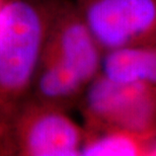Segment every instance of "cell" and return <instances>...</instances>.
<instances>
[{
	"label": "cell",
	"mask_w": 156,
	"mask_h": 156,
	"mask_svg": "<svg viewBox=\"0 0 156 156\" xmlns=\"http://www.w3.org/2000/svg\"><path fill=\"white\" fill-rule=\"evenodd\" d=\"M156 135L107 128L85 130L81 148L84 156H150Z\"/></svg>",
	"instance_id": "cell-8"
},
{
	"label": "cell",
	"mask_w": 156,
	"mask_h": 156,
	"mask_svg": "<svg viewBox=\"0 0 156 156\" xmlns=\"http://www.w3.org/2000/svg\"><path fill=\"white\" fill-rule=\"evenodd\" d=\"M85 130L67 111L29 98L11 130L13 156L81 155Z\"/></svg>",
	"instance_id": "cell-4"
},
{
	"label": "cell",
	"mask_w": 156,
	"mask_h": 156,
	"mask_svg": "<svg viewBox=\"0 0 156 156\" xmlns=\"http://www.w3.org/2000/svg\"><path fill=\"white\" fill-rule=\"evenodd\" d=\"M54 0H7L0 11V156H13L12 124L30 98Z\"/></svg>",
	"instance_id": "cell-1"
},
{
	"label": "cell",
	"mask_w": 156,
	"mask_h": 156,
	"mask_svg": "<svg viewBox=\"0 0 156 156\" xmlns=\"http://www.w3.org/2000/svg\"><path fill=\"white\" fill-rule=\"evenodd\" d=\"M45 46L86 85L99 74L102 52L73 0H54Z\"/></svg>",
	"instance_id": "cell-5"
},
{
	"label": "cell",
	"mask_w": 156,
	"mask_h": 156,
	"mask_svg": "<svg viewBox=\"0 0 156 156\" xmlns=\"http://www.w3.org/2000/svg\"><path fill=\"white\" fill-rule=\"evenodd\" d=\"M102 54L156 42V0H73Z\"/></svg>",
	"instance_id": "cell-3"
},
{
	"label": "cell",
	"mask_w": 156,
	"mask_h": 156,
	"mask_svg": "<svg viewBox=\"0 0 156 156\" xmlns=\"http://www.w3.org/2000/svg\"><path fill=\"white\" fill-rule=\"evenodd\" d=\"M6 1H7V0H0V11H1V9L3 8V6H4Z\"/></svg>",
	"instance_id": "cell-9"
},
{
	"label": "cell",
	"mask_w": 156,
	"mask_h": 156,
	"mask_svg": "<svg viewBox=\"0 0 156 156\" xmlns=\"http://www.w3.org/2000/svg\"><path fill=\"white\" fill-rule=\"evenodd\" d=\"M84 130L116 128L156 135V89L144 83H121L98 74L78 105Z\"/></svg>",
	"instance_id": "cell-2"
},
{
	"label": "cell",
	"mask_w": 156,
	"mask_h": 156,
	"mask_svg": "<svg viewBox=\"0 0 156 156\" xmlns=\"http://www.w3.org/2000/svg\"><path fill=\"white\" fill-rule=\"evenodd\" d=\"M87 85L44 45L29 98L69 111L78 107Z\"/></svg>",
	"instance_id": "cell-6"
},
{
	"label": "cell",
	"mask_w": 156,
	"mask_h": 156,
	"mask_svg": "<svg viewBox=\"0 0 156 156\" xmlns=\"http://www.w3.org/2000/svg\"><path fill=\"white\" fill-rule=\"evenodd\" d=\"M99 74L121 83H144L156 89V42L102 54Z\"/></svg>",
	"instance_id": "cell-7"
}]
</instances>
